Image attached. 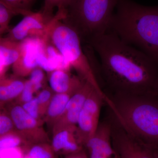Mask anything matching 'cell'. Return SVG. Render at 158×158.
I'll use <instances>...</instances> for the list:
<instances>
[{"instance_id": "cell-1", "label": "cell", "mask_w": 158, "mask_h": 158, "mask_svg": "<svg viewBox=\"0 0 158 158\" xmlns=\"http://www.w3.org/2000/svg\"><path fill=\"white\" fill-rule=\"evenodd\" d=\"M88 43L98 55L111 93L158 94V65L147 54L110 30Z\"/></svg>"}, {"instance_id": "cell-8", "label": "cell", "mask_w": 158, "mask_h": 158, "mask_svg": "<svg viewBox=\"0 0 158 158\" xmlns=\"http://www.w3.org/2000/svg\"><path fill=\"white\" fill-rule=\"evenodd\" d=\"M11 117L15 130L30 145L48 142V136L43 127L42 121L30 116L20 105L12 102L5 106Z\"/></svg>"}, {"instance_id": "cell-25", "label": "cell", "mask_w": 158, "mask_h": 158, "mask_svg": "<svg viewBox=\"0 0 158 158\" xmlns=\"http://www.w3.org/2000/svg\"><path fill=\"white\" fill-rule=\"evenodd\" d=\"M36 61L38 67L48 72L51 73L58 69L57 65L52 62L46 55L45 47L37 53Z\"/></svg>"}, {"instance_id": "cell-15", "label": "cell", "mask_w": 158, "mask_h": 158, "mask_svg": "<svg viewBox=\"0 0 158 158\" xmlns=\"http://www.w3.org/2000/svg\"><path fill=\"white\" fill-rule=\"evenodd\" d=\"M25 82L15 76L0 79V106L5 107L15 101L22 91Z\"/></svg>"}, {"instance_id": "cell-17", "label": "cell", "mask_w": 158, "mask_h": 158, "mask_svg": "<svg viewBox=\"0 0 158 158\" xmlns=\"http://www.w3.org/2000/svg\"><path fill=\"white\" fill-rule=\"evenodd\" d=\"M20 42L7 39L0 40V59L6 67L13 65L19 56Z\"/></svg>"}, {"instance_id": "cell-19", "label": "cell", "mask_w": 158, "mask_h": 158, "mask_svg": "<svg viewBox=\"0 0 158 158\" xmlns=\"http://www.w3.org/2000/svg\"><path fill=\"white\" fill-rule=\"evenodd\" d=\"M26 154L31 158H56V153L48 142L37 143L27 146Z\"/></svg>"}, {"instance_id": "cell-13", "label": "cell", "mask_w": 158, "mask_h": 158, "mask_svg": "<svg viewBox=\"0 0 158 158\" xmlns=\"http://www.w3.org/2000/svg\"><path fill=\"white\" fill-rule=\"evenodd\" d=\"M76 131L77 127H66L52 131L51 145L56 154L61 153L66 156L84 148L79 143Z\"/></svg>"}, {"instance_id": "cell-9", "label": "cell", "mask_w": 158, "mask_h": 158, "mask_svg": "<svg viewBox=\"0 0 158 158\" xmlns=\"http://www.w3.org/2000/svg\"><path fill=\"white\" fill-rule=\"evenodd\" d=\"M49 22L42 11H31L9 32L7 39L20 42L30 37H37L48 40Z\"/></svg>"}, {"instance_id": "cell-27", "label": "cell", "mask_w": 158, "mask_h": 158, "mask_svg": "<svg viewBox=\"0 0 158 158\" xmlns=\"http://www.w3.org/2000/svg\"><path fill=\"white\" fill-rule=\"evenodd\" d=\"M21 106L24 110L30 116L37 120L42 121L41 119L42 117L40 115L39 105L36 97H34L30 101L21 105Z\"/></svg>"}, {"instance_id": "cell-11", "label": "cell", "mask_w": 158, "mask_h": 158, "mask_svg": "<svg viewBox=\"0 0 158 158\" xmlns=\"http://www.w3.org/2000/svg\"><path fill=\"white\" fill-rule=\"evenodd\" d=\"M94 88L97 89L89 82L84 81L81 88L71 97L62 115L53 126L52 131L63 127H77L81 110Z\"/></svg>"}, {"instance_id": "cell-21", "label": "cell", "mask_w": 158, "mask_h": 158, "mask_svg": "<svg viewBox=\"0 0 158 158\" xmlns=\"http://www.w3.org/2000/svg\"><path fill=\"white\" fill-rule=\"evenodd\" d=\"M18 13L0 0V34L9 28L11 18Z\"/></svg>"}, {"instance_id": "cell-7", "label": "cell", "mask_w": 158, "mask_h": 158, "mask_svg": "<svg viewBox=\"0 0 158 158\" xmlns=\"http://www.w3.org/2000/svg\"><path fill=\"white\" fill-rule=\"evenodd\" d=\"M104 96V91L94 88L81 110L77 123L76 133L79 143L83 147L94 135L98 127Z\"/></svg>"}, {"instance_id": "cell-33", "label": "cell", "mask_w": 158, "mask_h": 158, "mask_svg": "<svg viewBox=\"0 0 158 158\" xmlns=\"http://www.w3.org/2000/svg\"><path fill=\"white\" fill-rule=\"evenodd\" d=\"M157 156H158V148H157Z\"/></svg>"}, {"instance_id": "cell-16", "label": "cell", "mask_w": 158, "mask_h": 158, "mask_svg": "<svg viewBox=\"0 0 158 158\" xmlns=\"http://www.w3.org/2000/svg\"><path fill=\"white\" fill-rule=\"evenodd\" d=\"M72 95L69 94H54L44 117L46 123L53 127L62 115Z\"/></svg>"}, {"instance_id": "cell-5", "label": "cell", "mask_w": 158, "mask_h": 158, "mask_svg": "<svg viewBox=\"0 0 158 158\" xmlns=\"http://www.w3.org/2000/svg\"><path fill=\"white\" fill-rule=\"evenodd\" d=\"M61 20V17L56 15L51 21L48 39H51L55 48L82 80L103 91L88 56L82 48L81 38L72 26L59 21Z\"/></svg>"}, {"instance_id": "cell-26", "label": "cell", "mask_w": 158, "mask_h": 158, "mask_svg": "<svg viewBox=\"0 0 158 158\" xmlns=\"http://www.w3.org/2000/svg\"><path fill=\"white\" fill-rule=\"evenodd\" d=\"M35 93L34 88L31 82L29 80L25 81L24 87L19 96L15 101L18 104L22 105L31 101L34 97Z\"/></svg>"}, {"instance_id": "cell-29", "label": "cell", "mask_w": 158, "mask_h": 158, "mask_svg": "<svg viewBox=\"0 0 158 158\" xmlns=\"http://www.w3.org/2000/svg\"><path fill=\"white\" fill-rule=\"evenodd\" d=\"M65 156V158H89L84 148L77 152Z\"/></svg>"}, {"instance_id": "cell-34", "label": "cell", "mask_w": 158, "mask_h": 158, "mask_svg": "<svg viewBox=\"0 0 158 158\" xmlns=\"http://www.w3.org/2000/svg\"><path fill=\"white\" fill-rule=\"evenodd\" d=\"M56 158H57V157H56Z\"/></svg>"}, {"instance_id": "cell-10", "label": "cell", "mask_w": 158, "mask_h": 158, "mask_svg": "<svg viewBox=\"0 0 158 158\" xmlns=\"http://www.w3.org/2000/svg\"><path fill=\"white\" fill-rule=\"evenodd\" d=\"M47 42V40L39 37H30L20 42L19 56L12 65L15 76L19 77L27 76L37 68V53L45 48Z\"/></svg>"}, {"instance_id": "cell-28", "label": "cell", "mask_w": 158, "mask_h": 158, "mask_svg": "<svg viewBox=\"0 0 158 158\" xmlns=\"http://www.w3.org/2000/svg\"><path fill=\"white\" fill-rule=\"evenodd\" d=\"M30 76L29 80L32 84L35 93L42 87L44 78V73L42 69L37 67L33 70Z\"/></svg>"}, {"instance_id": "cell-32", "label": "cell", "mask_w": 158, "mask_h": 158, "mask_svg": "<svg viewBox=\"0 0 158 158\" xmlns=\"http://www.w3.org/2000/svg\"><path fill=\"white\" fill-rule=\"evenodd\" d=\"M23 158H31L30 157V156H28L26 154L23 157Z\"/></svg>"}, {"instance_id": "cell-14", "label": "cell", "mask_w": 158, "mask_h": 158, "mask_svg": "<svg viewBox=\"0 0 158 158\" xmlns=\"http://www.w3.org/2000/svg\"><path fill=\"white\" fill-rule=\"evenodd\" d=\"M85 81L72 74L70 70L56 69L51 72L49 77L50 88L55 93L73 94Z\"/></svg>"}, {"instance_id": "cell-23", "label": "cell", "mask_w": 158, "mask_h": 158, "mask_svg": "<svg viewBox=\"0 0 158 158\" xmlns=\"http://www.w3.org/2000/svg\"><path fill=\"white\" fill-rule=\"evenodd\" d=\"M54 94L50 88H46L39 92L36 96L41 117H44Z\"/></svg>"}, {"instance_id": "cell-12", "label": "cell", "mask_w": 158, "mask_h": 158, "mask_svg": "<svg viewBox=\"0 0 158 158\" xmlns=\"http://www.w3.org/2000/svg\"><path fill=\"white\" fill-rule=\"evenodd\" d=\"M89 153L111 158L115 154L112 141V123L109 118L100 122L93 136L85 144Z\"/></svg>"}, {"instance_id": "cell-2", "label": "cell", "mask_w": 158, "mask_h": 158, "mask_svg": "<svg viewBox=\"0 0 158 158\" xmlns=\"http://www.w3.org/2000/svg\"><path fill=\"white\" fill-rule=\"evenodd\" d=\"M110 115L131 135L158 148V94L105 93Z\"/></svg>"}, {"instance_id": "cell-22", "label": "cell", "mask_w": 158, "mask_h": 158, "mask_svg": "<svg viewBox=\"0 0 158 158\" xmlns=\"http://www.w3.org/2000/svg\"><path fill=\"white\" fill-rule=\"evenodd\" d=\"M16 11L18 14L26 15L31 12V7L34 0H1Z\"/></svg>"}, {"instance_id": "cell-4", "label": "cell", "mask_w": 158, "mask_h": 158, "mask_svg": "<svg viewBox=\"0 0 158 158\" xmlns=\"http://www.w3.org/2000/svg\"><path fill=\"white\" fill-rule=\"evenodd\" d=\"M118 0H73L65 9L64 22L89 42L110 29Z\"/></svg>"}, {"instance_id": "cell-3", "label": "cell", "mask_w": 158, "mask_h": 158, "mask_svg": "<svg viewBox=\"0 0 158 158\" xmlns=\"http://www.w3.org/2000/svg\"><path fill=\"white\" fill-rule=\"evenodd\" d=\"M109 30L123 41L141 49L158 65V6L118 0Z\"/></svg>"}, {"instance_id": "cell-6", "label": "cell", "mask_w": 158, "mask_h": 158, "mask_svg": "<svg viewBox=\"0 0 158 158\" xmlns=\"http://www.w3.org/2000/svg\"><path fill=\"white\" fill-rule=\"evenodd\" d=\"M112 123V144L119 158H158L157 148L131 135L110 115Z\"/></svg>"}, {"instance_id": "cell-20", "label": "cell", "mask_w": 158, "mask_h": 158, "mask_svg": "<svg viewBox=\"0 0 158 158\" xmlns=\"http://www.w3.org/2000/svg\"><path fill=\"white\" fill-rule=\"evenodd\" d=\"M73 0H44V6L41 11L49 21L53 18V15L55 8L57 7L58 10L65 11Z\"/></svg>"}, {"instance_id": "cell-30", "label": "cell", "mask_w": 158, "mask_h": 158, "mask_svg": "<svg viewBox=\"0 0 158 158\" xmlns=\"http://www.w3.org/2000/svg\"><path fill=\"white\" fill-rule=\"evenodd\" d=\"M89 156L88 157L89 158H108L105 156L99 155L96 154L94 153H89Z\"/></svg>"}, {"instance_id": "cell-24", "label": "cell", "mask_w": 158, "mask_h": 158, "mask_svg": "<svg viewBox=\"0 0 158 158\" xmlns=\"http://www.w3.org/2000/svg\"><path fill=\"white\" fill-rule=\"evenodd\" d=\"M13 123L5 107L0 106V136L14 131Z\"/></svg>"}, {"instance_id": "cell-31", "label": "cell", "mask_w": 158, "mask_h": 158, "mask_svg": "<svg viewBox=\"0 0 158 158\" xmlns=\"http://www.w3.org/2000/svg\"><path fill=\"white\" fill-rule=\"evenodd\" d=\"M111 158H119V156H118V154H117V153H116V152H115V154H114V155L113 156V157H112Z\"/></svg>"}, {"instance_id": "cell-18", "label": "cell", "mask_w": 158, "mask_h": 158, "mask_svg": "<svg viewBox=\"0 0 158 158\" xmlns=\"http://www.w3.org/2000/svg\"><path fill=\"white\" fill-rule=\"evenodd\" d=\"M30 145L15 130L0 136V150L12 149Z\"/></svg>"}]
</instances>
